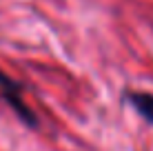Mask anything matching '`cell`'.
<instances>
[{
	"label": "cell",
	"instance_id": "1",
	"mask_svg": "<svg viewBox=\"0 0 153 151\" xmlns=\"http://www.w3.org/2000/svg\"><path fill=\"white\" fill-rule=\"evenodd\" d=\"M20 91H22V87H20L16 80H11L7 74H2V71H0V93H2V98L9 102V107H11L13 111L29 124V127H36V124H38V118H36V113L22 102Z\"/></svg>",
	"mask_w": 153,
	"mask_h": 151
},
{
	"label": "cell",
	"instance_id": "2",
	"mask_svg": "<svg viewBox=\"0 0 153 151\" xmlns=\"http://www.w3.org/2000/svg\"><path fill=\"white\" fill-rule=\"evenodd\" d=\"M129 100L146 120L153 122V96L151 93H142V91H133L129 93Z\"/></svg>",
	"mask_w": 153,
	"mask_h": 151
}]
</instances>
